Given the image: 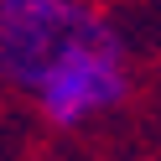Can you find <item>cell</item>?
Segmentation results:
<instances>
[{
  "mask_svg": "<svg viewBox=\"0 0 161 161\" xmlns=\"http://www.w3.org/2000/svg\"><path fill=\"white\" fill-rule=\"evenodd\" d=\"M114 26L83 0H0V78L31 94L78 47Z\"/></svg>",
  "mask_w": 161,
  "mask_h": 161,
  "instance_id": "cell-1",
  "label": "cell"
},
{
  "mask_svg": "<svg viewBox=\"0 0 161 161\" xmlns=\"http://www.w3.org/2000/svg\"><path fill=\"white\" fill-rule=\"evenodd\" d=\"M31 94H36V104H42V114L52 119V125H63V130H73V125H83V119L114 109L119 99L130 94L125 42L109 31V36H99V42L78 47V52L68 57V63H57Z\"/></svg>",
  "mask_w": 161,
  "mask_h": 161,
  "instance_id": "cell-2",
  "label": "cell"
}]
</instances>
